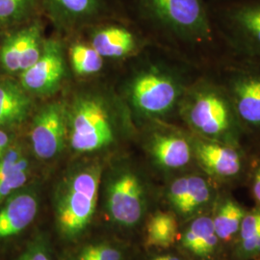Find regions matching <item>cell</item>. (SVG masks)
Returning a JSON list of instances; mask_svg holds the SVG:
<instances>
[{
    "mask_svg": "<svg viewBox=\"0 0 260 260\" xmlns=\"http://www.w3.org/2000/svg\"><path fill=\"white\" fill-rule=\"evenodd\" d=\"M140 21L187 42H208L214 23L206 0H120Z\"/></svg>",
    "mask_w": 260,
    "mask_h": 260,
    "instance_id": "cell-1",
    "label": "cell"
},
{
    "mask_svg": "<svg viewBox=\"0 0 260 260\" xmlns=\"http://www.w3.org/2000/svg\"><path fill=\"white\" fill-rule=\"evenodd\" d=\"M182 119L202 138L229 144L240 124L223 86L201 80L186 89L180 103Z\"/></svg>",
    "mask_w": 260,
    "mask_h": 260,
    "instance_id": "cell-2",
    "label": "cell"
},
{
    "mask_svg": "<svg viewBox=\"0 0 260 260\" xmlns=\"http://www.w3.org/2000/svg\"><path fill=\"white\" fill-rule=\"evenodd\" d=\"M102 167L93 163L77 168L59 187L57 198V224L67 238H74L91 223L95 211Z\"/></svg>",
    "mask_w": 260,
    "mask_h": 260,
    "instance_id": "cell-3",
    "label": "cell"
},
{
    "mask_svg": "<svg viewBox=\"0 0 260 260\" xmlns=\"http://www.w3.org/2000/svg\"><path fill=\"white\" fill-rule=\"evenodd\" d=\"M68 137L77 152H92L111 145L115 140V119L103 98L81 94L68 107Z\"/></svg>",
    "mask_w": 260,
    "mask_h": 260,
    "instance_id": "cell-4",
    "label": "cell"
},
{
    "mask_svg": "<svg viewBox=\"0 0 260 260\" xmlns=\"http://www.w3.org/2000/svg\"><path fill=\"white\" fill-rule=\"evenodd\" d=\"M177 75L157 67L140 72L130 83L128 95L141 116L156 119L167 116L177 106L185 93Z\"/></svg>",
    "mask_w": 260,
    "mask_h": 260,
    "instance_id": "cell-5",
    "label": "cell"
},
{
    "mask_svg": "<svg viewBox=\"0 0 260 260\" xmlns=\"http://www.w3.org/2000/svg\"><path fill=\"white\" fill-rule=\"evenodd\" d=\"M210 13L213 22L243 52L260 58V0L216 2Z\"/></svg>",
    "mask_w": 260,
    "mask_h": 260,
    "instance_id": "cell-6",
    "label": "cell"
},
{
    "mask_svg": "<svg viewBox=\"0 0 260 260\" xmlns=\"http://www.w3.org/2000/svg\"><path fill=\"white\" fill-rule=\"evenodd\" d=\"M43 14L65 31L93 26L116 19L121 13L120 0H41Z\"/></svg>",
    "mask_w": 260,
    "mask_h": 260,
    "instance_id": "cell-7",
    "label": "cell"
},
{
    "mask_svg": "<svg viewBox=\"0 0 260 260\" xmlns=\"http://www.w3.org/2000/svg\"><path fill=\"white\" fill-rule=\"evenodd\" d=\"M68 132L67 104L60 101L47 103L40 108L31 124L33 151L43 160L55 157L64 149Z\"/></svg>",
    "mask_w": 260,
    "mask_h": 260,
    "instance_id": "cell-8",
    "label": "cell"
},
{
    "mask_svg": "<svg viewBox=\"0 0 260 260\" xmlns=\"http://www.w3.org/2000/svg\"><path fill=\"white\" fill-rule=\"evenodd\" d=\"M223 88L240 127L260 130V67L233 70Z\"/></svg>",
    "mask_w": 260,
    "mask_h": 260,
    "instance_id": "cell-9",
    "label": "cell"
},
{
    "mask_svg": "<svg viewBox=\"0 0 260 260\" xmlns=\"http://www.w3.org/2000/svg\"><path fill=\"white\" fill-rule=\"evenodd\" d=\"M41 19H35L12 32L0 47V66L10 74H21L37 62L45 39Z\"/></svg>",
    "mask_w": 260,
    "mask_h": 260,
    "instance_id": "cell-10",
    "label": "cell"
},
{
    "mask_svg": "<svg viewBox=\"0 0 260 260\" xmlns=\"http://www.w3.org/2000/svg\"><path fill=\"white\" fill-rule=\"evenodd\" d=\"M66 75L62 45L56 39H47L37 62L19 75V83L30 94L47 95L59 90Z\"/></svg>",
    "mask_w": 260,
    "mask_h": 260,
    "instance_id": "cell-11",
    "label": "cell"
},
{
    "mask_svg": "<svg viewBox=\"0 0 260 260\" xmlns=\"http://www.w3.org/2000/svg\"><path fill=\"white\" fill-rule=\"evenodd\" d=\"M107 205L117 223L133 225L139 222L144 208V189L135 173L125 170L113 177L108 186Z\"/></svg>",
    "mask_w": 260,
    "mask_h": 260,
    "instance_id": "cell-12",
    "label": "cell"
},
{
    "mask_svg": "<svg viewBox=\"0 0 260 260\" xmlns=\"http://www.w3.org/2000/svg\"><path fill=\"white\" fill-rule=\"evenodd\" d=\"M193 151L205 171L215 177L230 178L241 171L240 154L229 144L198 138L194 141Z\"/></svg>",
    "mask_w": 260,
    "mask_h": 260,
    "instance_id": "cell-13",
    "label": "cell"
},
{
    "mask_svg": "<svg viewBox=\"0 0 260 260\" xmlns=\"http://www.w3.org/2000/svg\"><path fill=\"white\" fill-rule=\"evenodd\" d=\"M19 191L7 198L0 207V240L23 232L37 215L36 195L29 191Z\"/></svg>",
    "mask_w": 260,
    "mask_h": 260,
    "instance_id": "cell-14",
    "label": "cell"
},
{
    "mask_svg": "<svg viewBox=\"0 0 260 260\" xmlns=\"http://www.w3.org/2000/svg\"><path fill=\"white\" fill-rule=\"evenodd\" d=\"M104 20L93 25L91 46L103 58L129 55L136 47L135 34L122 23Z\"/></svg>",
    "mask_w": 260,
    "mask_h": 260,
    "instance_id": "cell-15",
    "label": "cell"
},
{
    "mask_svg": "<svg viewBox=\"0 0 260 260\" xmlns=\"http://www.w3.org/2000/svg\"><path fill=\"white\" fill-rule=\"evenodd\" d=\"M150 152L160 166L185 167L192 159L193 148L183 136L176 133H156L150 141Z\"/></svg>",
    "mask_w": 260,
    "mask_h": 260,
    "instance_id": "cell-16",
    "label": "cell"
},
{
    "mask_svg": "<svg viewBox=\"0 0 260 260\" xmlns=\"http://www.w3.org/2000/svg\"><path fill=\"white\" fill-rule=\"evenodd\" d=\"M32 108V99L20 83L11 79L0 80V127L25 121Z\"/></svg>",
    "mask_w": 260,
    "mask_h": 260,
    "instance_id": "cell-17",
    "label": "cell"
},
{
    "mask_svg": "<svg viewBox=\"0 0 260 260\" xmlns=\"http://www.w3.org/2000/svg\"><path fill=\"white\" fill-rule=\"evenodd\" d=\"M218 239L212 219L201 217L191 223L186 231L182 245L196 255L206 256L214 251Z\"/></svg>",
    "mask_w": 260,
    "mask_h": 260,
    "instance_id": "cell-18",
    "label": "cell"
},
{
    "mask_svg": "<svg viewBox=\"0 0 260 260\" xmlns=\"http://www.w3.org/2000/svg\"><path fill=\"white\" fill-rule=\"evenodd\" d=\"M43 14L41 0H0V26L25 24Z\"/></svg>",
    "mask_w": 260,
    "mask_h": 260,
    "instance_id": "cell-19",
    "label": "cell"
},
{
    "mask_svg": "<svg viewBox=\"0 0 260 260\" xmlns=\"http://www.w3.org/2000/svg\"><path fill=\"white\" fill-rule=\"evenodd\" d=\"M177 236L176 217L169 212H157L147 223V245L158 248L172 246Z\"/></svg>",
    "mask_w": 260,
    "mask_h": 260,
    "instance_id": "cell-20",
    "label": "cell"
},
{
    "mask_svg": "<svg viewBox=\"0 0 260 260\" xmlns=\"http://www.w3.org/2000/svg\"><path fill=\"white\" fill-rule=\"evenodd\" d=\"M245 216L241 207L233 201H226L219 209L213 221L214 230L219 239L228 241L240 231Z\"/></svg>",
    "mask_w": 260,
    "mask_h": 260,
    "instance_id": "cell-21",
    "label": "cell"
},
{
    "mask_svg": "<svg viewBox=\"0 0 260 260\" xmlns=\"http://www.w3.org/2000/svg\"><path fill=\"white\" fill-rule=\"evenodd\" d=\"M69 57L76 75H94L103 69V57L92 46L75 44L70 48Z\"/></svg>",
    "mask_w": 260,
    "mask_h": 260,
    "instance_id": "cell-22",
    "label": "cell"
},
{
    "mask_svg": "<svg viewBox=\"0 0 260 260\" xmlns=\"http://www.w3.org/2000/svg\"><path fill=\"white\" fill-rule=\"evenodd\" d=\"M189 184L184 204L179 210L181 213L194 212L200 206L206 204L210 199V187L204 177L188 176Z\"/></svg>",
    "mask_w": 260,
    "mask_h": 260,
    "instance_id": "cell-23",
    "label": "cell"
},
{
    "mask_svg": "<svg viewBox=\"0 0 260 260\" xmlns=\"http://www.w3.org/2000/svg\"><path fill=\"white\" fill-rule=\"evenodd\" d=\"M29 169V160L24 156L21 148L11 146L5 154L0 157V181L10 175Z\"/></svg>",
    "mask_w": 260,
    "mask_h": 260,
    "instance_id": "cell-24",
    "label": "cell"
},
{
    "mask_svg": "<svg viewBox=\"0 0 260 260\" xmlns=\"http://www.w3.org/2000/svg\"><path fill=\"white\" fill-rule=\"evenodd\" d=\"M75 260H121V252L109 245H91L84 248Z\"/></svg>",
    "mask_w": 260,
    "mask_h": 260,
    "instance_id": "cell-25",
    "label": "cell"
},
{
    "mask_svg": "<svg viewBox=\"0 0 260 260\" xmlns=\"http://www.w3.org/2000/svg\"><path fill=\"white\" fill-rule=\"evenodd\" d=\"M28 170L18 171L0 181V202L19 191L26 183L29 177Z\"/></svg>",
    "mask_w": 260,
    "mask_h": 260,
    "instance_id": "cell-26",
    "label": "cell"
},
{
    "mask_svg": "<svg viewBox=\"0 0 260 260\" xmlns=\"http://www.w3.org/2000/svg\"><path fill=\"white\" fill-rule=\"evenodd\" d=\"M189 184V177H179L173 181L169 189V198L171 203L179 211L184 204Z\"/></svg>",
    "mask_w": 260,
    "mask_h": 260,
    "instance_id": "cell-27",
    "label": "cell"
},
{
    "mask_svg": "<svg viewBox=\"0 0 260 260\" xmlns=\"http://www.w3.org/2000/svg\"><path fill=\"white\" fill-rule=\"evenodd\" d=\"M241 240L248 239L260 233V210L253 211L244 216L240 225Z\"/></svg>",
    "mask_w": 260,
    "mask_h": 260,
    "instance_id": "cell-28",
    "label": "cell"
},
{
    "mask_svg": "<svg viewBox=\"0 0 260 260\" xmlns=\"http://www.w3.org/2000/svg\"><path fill=\"white\" fill-rule=\"evenodd\" d=\"M17 260H52L41 244H32L22 251Z\"/></svg>",
    "mask_w": 260,
    "mask_h": 260,
    "instance_id": "cell-29",
    "label": "cell"
},
{
    "mask_svg": "<svg viewBox=\"0 0 260 260\" xmlns=\"http://www.w3.org/2000/svg\"><path fill=\"white\" fill-rule=\"evenodd\" d=\"M242 250L248 254H255L260 251V233L248 239L241 240Z\"/></svg>",
    "mask_w": 260,
    "mask_h": 260,
    "instance_id": "cell-30",
    "label": "cell"
},
{
    "mask_svg": "<svg viewBox=\"0 0 260 260\" xmlns=\"http://www.w3.org/2000/svg\"><path fill=\"white\" fill-rule=\"evenodd\" d=\"M11 147V137L9 134L4 131L0 129V157H2L5 152L9 149Z\"/></svg>",
    "mask_w": 260,
    "mask_h": 260,
    "instance_id": "cell-31",
    "label": "cell"
},
{
    "mask_svg": "<svg viewBox=\"0 0 260 260\" xmlns=\"http://www.w3.org/2000/svg\"><path fill=\"white\" fill-rule=\"evenodd\" d=\"M252 192H253L254 198L260 204V165L254 173L253 183H252Z\"/></svg>",
    "mask_w": 260,
    "mask_h": 260,
    "instance_id": "cell-32",
    "label": "cell"
},
{
    "mask_svg": "<svg viewBox=\"0 0 260 260\" xmlns=\"http://www.w3.org/2000/svg\"><path fill=\"white\" fill-rule=\"evenodd\" d=\"M155 258H156V260H180L176 256H173V255H161V256H157Z\"/></svg>",
    "mask_w": 260,
    "mask_h": 260,
    "instance_id": "cell-33",
    "label": "cell"
},
{
    "mask_svg": "<svg viewBox=\"0 0 260 260\" xmlns=\"http://www.w3.org/2000/svg\"><path fill=\"white\" fill-rule=\"evenodd\" d=\"M222 1H228V0H215V2H222Z\"/></svg>",
    "mask_w": 260,
    "mask_h": 260,
    "instance_id": "cell-34",
    "label": "cell"
},
{
    "mask_svg": "<svg viewBox=\"0 0 260 260\" xmlns=\"http://www.w3.org/2000/svg\"><path fill=\"white\" fill-rule=\"evenodd\" d=\"M152 260H156V258H153Z\"/></svg>",
    "mask_w": 260,
    "mask_h": 260,
    "instance_id": "cell-35",
    "label": "cell"
}]
</instances>
